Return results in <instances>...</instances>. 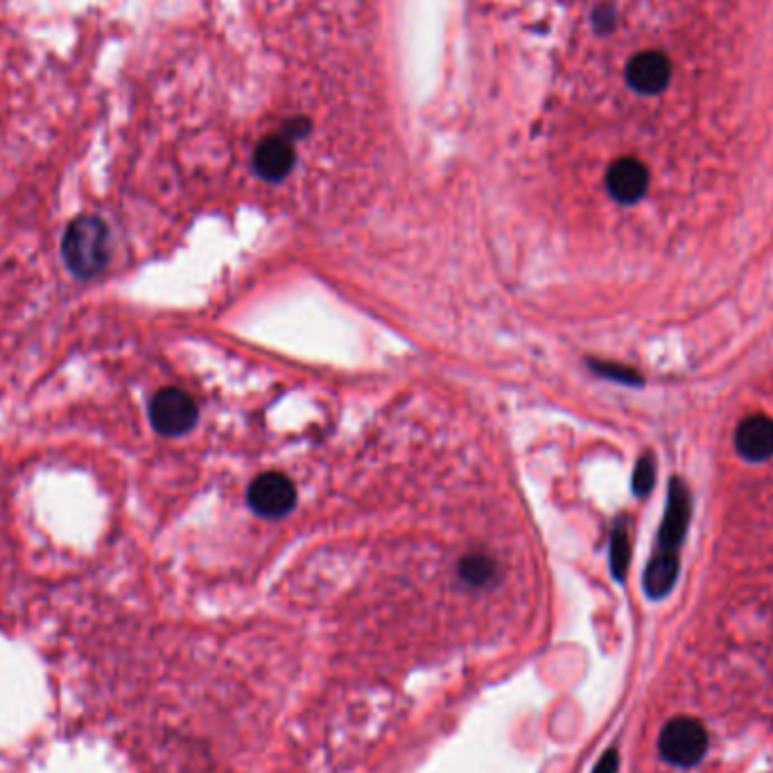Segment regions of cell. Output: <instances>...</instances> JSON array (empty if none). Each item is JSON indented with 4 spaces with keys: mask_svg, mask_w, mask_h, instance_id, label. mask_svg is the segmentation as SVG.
Returning <instances> with one entry per match:
<instances>
[{
    "mask_svg": "<svg viewBox=\"0 0 773 773\" xmlns=\"http://www.w3.org/2000/svg\"><path fill=\"white\" fill-rule=\"evenodd\" d=\"M199 418V407L190 394L177 387L157 392L150 400V420L159 435L181 437L190 433Z\"/></svg>",
    "mask_w": 773,
    "mask_h": 773,
    "instance_id": "277c9868",
    "label": "cell"
},
{
    "mask_svg": "<svg viewBox=\"0 0 773 773\" xmlns=\"http://www.w3.org/2000/svg\"><path fill=\"white\" fill-rule=\"evenodd\" d=\"M256 172L267 181L286 179L295 168V146L286 133L267 136L254 155Z\"/></svg>",
    "mask_w": 773,
    "mask_h": 773,
    "instance_id": "ba28073f",
    "label": "cell"
},
{
    "mask_svg": "<svg viewBox=\"0 0 773 773\" xmlns=\"http://www.w3.org/2000/svg\"><path fill=\"white\" fill-rule=\"evenodd\" d=\"M656 484V459L652 453H645L634 470V494L638 498H645L652 494V488Z\"/></svg>",
    "mask_w": 773,
    "mask_h": 773,
    "instance_id": "7c38bea8",
    "label": "cell"
},
{
    "mask_svg": "<svg viewBox=\"0 0 773 773\" xmlns=\"http://www.w3.org/2000/svg\"><path fill=\"white\" fill-rule=\"evenodd\" d=\"M249 507L262 518H278L297 505V488L290 477L280 473L258 475L247 490Z\"/></svg>",
    "mask_w": 773,
    "mask_h": 773,
    "instance_id": "5b68a950",
    "label": "cell"
},
{
    "mask_svg": "<svg viewBox=\"0 0 773 773\" xmlns=\"http://www.w3.org/2000/svg\"><path fill=\"white\" fill-rule=\"evenodd\" d=\"M692 498L683 479L674 477L670 482V496L665 516L658 529V541L650 566L645 571V591L652 599H661L670 595L678 577V552L685 541V532L690 525Z\"/></svg>",
    "mask_w": 773,
    "mask_h": 773,
    "instance_id": "6da1fadb",
    "label": "cell"
},
{
    "mask_svg": "<svg viewBox=\"0 0 773 773\" xmlns=\"http://www.w3.org/2000/svg\"><path fill=\"white\" fill-rule=\"evenodd\" d=\"M631 561V534H628V521L617 518L611 532V571L617 582L626 577Z\"/></svg>",
    "mask_w": 773,
    "mask_h": 773,
    "instance_id": "8fae6325",
    "label": "cell"
},
{
    "mask_svg": "<svg viewBox=\"0 0 773 773\" xmlns=\"http://www.w3.org/2000/svg\"><path fill=\"white\" fill-rule=\"evenodd\" d=\"M672 78V63L663 52L645 50L636 54L626 66V80L638 93H661Z\"/></svg>",
    "mask_w": 773,
    "mask_h": 773,
    "instance_id": "8992f818",
    "label": "cell"
},
{
    "mask_svg": "<svg viewBox=\"0 0 773 773\" xmlns=\"http://www.w3.org/2000/svg\"><path fill=\"white\" fill-rule=\"evenodd\" d=\"M735 448L746 462H762L773 455V418L746 416L735 430Z\"/></svg>",
    "mask_w": 773,
    "mask_h": 773,
    "instance_id": "9c48e42d",
    "label": "cell"
},
{
    "mask_svg": "<svg viewBox=\"0 0 773 773\" xmlns=\"http://www.w3.org/2000/svg\"><path fill=\"white\" fill-rule=\"evenodd\" d=\"M606 188L620 204H636L650 188V170L638 159H617L606 172Z\"/></svg>",
    "mask_w": 773,
    "mask_h": 773,
    "instance_id": "52a82bcc",
    "label": "cell"
},
{
    "mask_svg": "<svg viewBox=\"0 0 773 773\" xmlns=\"http://www.w3.org/2000/svg\"><path fill=\"white\" fill-rule=\"evenodd\" d=\"M459 577L470 588H486L490 584H496L498 564L494 561V556H488L484 552L466 554L459 561Z\"/></svg>",
    "mask_w": 773,
    "mask_h": 773,
    "instance_id": "30bf717a",
    "label": "cell"
},
{
    "mask_svg": "<svg viewBox=\"0 0 773 773\" xmlns=\"http://www.w3.org/2000/svg\"><path fill=\"white\" fill-rule=\"evenodd\" d=\"M617 769H620V757H617L615 751H608V753L599 760V764L595 766L593 773H617Z\"/></svg>",
    "mask_w": 773,
    "mask_h": 773,
    "instance_id": "5bb4252c",
    "label": "cell"
},
{
    "mask_svg": "<svg viewBox=\"0 0 773 773\" xmlns=\"http://www.w3.org/2000/svg\"><path fill=\"white\" fill-rule=\"evenodd\" d=\"M661 755L676 766H694L706 755L708 733L694 717H672L658 737Z\"/></svg>",
    "mask_w": 773,
    "mask_h": 773,
    "instance_id": "3957f363",
    "label": "cell"
},
{
    "mask_svg": "<svg viewBox=\"0 0 773 773\" xmlns=\"http://www.w3.org/2000/svg\"><path fill=\"white\" fill-rule=\"evenodd\" d=\"M588 365L602 378H608V380H615V383H624V385H643V376L636 369H631V367L615 365V363H602V360H591Z\"/></svg>",
    "mask_w": 773,
    "mask_h": 773,
    "instance_id": "4fadbf2b",
    "label": "cell"
},
{
    "mask_svg": "<svg viewBox=\"0 0 773 773\" xmlns=\"http://www.w3.org/2000/svg\"><path fill=\"white\" fill-rule=\"evenodd\" d=\"M61 258L78 278L98 276L109 262V231L96 216H80L70 222L61 238Z\"/></svg>",
    "mask_w": 773,
    "mask_h": 773,
    "instance_id": "7a4b0ae2",
    "label": "cell"
}]
</instances>
